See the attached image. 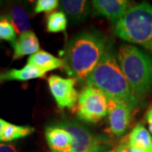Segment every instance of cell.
I'll list each match as a JSON object with an SVG mask.
<instances>
[{"instance_id": "6da1fadb", "label": "cell", "mask_w": 152, "mask_h": 152, "mask_svg": "<svg viewBox=\"0 0 152 152\" xmlns=\"http://www.w3.org/2000/svg\"><path fill=\"white\" fill-rule=\"evenodd\" d=\"M102 33L83 31L73 37L61 53L63 69L76 80H84L101 61L107 48Z\"/></svg>"}, {"instance_id": "7a4b0ae2", "label": "cell", "mask_w": 152, "mask_h": 152, "mask_svg": "<svg viewBox=\"0 0 152 152\" xmlns=\"http://www.w3.org/2000/svg\"><path fill=\"white\" fill-rule=\"evenodd\" d=\"M86 83L99 89L107 98L124 102L133 111L140 105V101L124 75L111 46H107L102 59L87 77Z\"/></svg>"}, {"instance_id": "3957f363", "label": "cell", "mask_w": 152, "mask_h": 152, "mask_svg": "<svg viewBox=\"0 0 152 152\" xmlns=\"http://www.w3.org/2000/svg\"><path fill=\"white\" fill-rule=\"evenodd\" d=\"M118 64L136 96L140 101L152 93V58L137 47L121 45Z\"/></svg>"}, {"instance_id": "277c9868", "label": "cell", "mask_w": 152, "mask_h": 152, "mask_svg": "<svg viewBox=\"0 0 152 152\" xmlns=\"http://www.w3.org/2000/svg\"><path fill=\"white\" fill-rule=\"evenodd\" d=\"M114 33L126 42L138 44L152 53V5L144 2L130 7L116 22Z\"/></svg>"}, {"instance_id": "5b68a950", "label": "cell", "mask_w": 152, "mask_h": 152, "mask_svg": "<svg viewBox=\"0 0 152 152\" xmlns=\"http://www.w3.org/2000/svg\"><path fill=\"white\" fill-rule=\"evenodd\" d=\"M58 126L64 129L72 137L71 152H105L112 146L108 137L96 135L75 120H66Z\"/></svg>"}, {"instance_id": "8992f818", "label": "cell", "mask_w": 152, "mask_h": 152, "mask_svg": "<svg viewBox=\"0 0 152 152\" xmlns=\"http://www.w3.org/2000/svg\"><path fill=\"white\" fill-rule=\"evenodd\" d=\"M76 113L82 121L96 124L107 113V97L97 88L86 86L79 95Z\"/></svg>"}, {"instance_id": "52a82bcc", "label": "cell", "mask_w": 152, "mask_h": 152, "mask_svg": "<svg viewBox=\"0 0 152 152\" xmlns=\"http://www.w3.org/2000/svg\"><path fill=\"white\" fill-rule=\"evenodd\" d=\"M48 82L50 91L58 108L73 109L75 107L79 99V94L75 87V79L51 75L48 79Z\"/></svg>"}, {"instance_id": "ba28073f", "label": "cell", "mask_w": 152, "mask_h": 152, "mask_svg": "<svg viewBox=\"0 0 152 152\" xmlns=\"http://www.w3.org/2000/svg\"><path fill=\"white\" fill-rule=\"evenodd\" d=\"M133 110L124 102L107 98L109 130L116 137L122 136L127 131Z\"/></svg>"}, {"instance_id": "9c48e42d", "label": "cell", "mask_w": 152, "mask_h": 152, "mask_svg": "<svg viewBox=\"0 0 152 152\" xmlns=\"http://www.w3.org/2000/svg\"><path fill=\"white\" fill-rule=\"evenodd\" d=\"M91 3L94 10L98 15L116 22L130 8V4L127 0H94Z\"/></svg>"}, {"instance_id": "30bf717a", "label": "cell", "mask_w": 152, "mask_h": 152, "mask_svg": "<svg viewBox=\"0 0 152 152\" xmlns=\"http://www.w3.org/2000/svg\"><path fill=\"white\" fill-rule=\"evenodd\" d=\"M47 142L52 151H72V137L59 126H49L45 130Z\"/></svg>"}, {"instance_id": "8fae6325", "label": "cell", "mask_w": 152, "mask_h": 152, "mask_svg": "<svg viewBox=\"0 0 152 152\" xmlns=\"http://www.w3.org/2000/svg\"><path fill=\"white\" fill-rule=\"evenodd\" d=\"M14 48L13 59L16 60L26 55H32L40 51V43L35 33L30 31L20 35Z\"/></svg>"}, {"instance_id": "7c38bea8", "label": "cell", "mask_w": 152, "mask_h": 152, "mask_svg": "<svg viewBox=\"0 0 152 152\" xmlns=\"http://www.w3.org/2000/svg\"><path fill=\"white\" fill-rule=\"evenodd\" d=\"M46 75V72L36 66L27 64L20 69H13L10 70L0 72V83L10 80L27 81L33 79L42 78Z\"/></svg>"}, {"instance_id": "4fadbf2b", "label": "cell", "mask_w": 152, "mask_h": 152, "mask_svg": "<svg viewBox=\"0 0 152 152\" xmlns=\"http://www.w3.org/2000/svg\"><path fill=\"white\" fill-rule=\"evenodd\" d=\"M59 4L63 11L75 23L84 20L91 13L90 2L86 0H63Z\"/></svg>"}, {"instance_id": "5bb4252c", "label": "cell", "mask_w": 152, "mask_h": 152, "mask_svg": "<svg viewBox=\"0 0 152 152\" xmlns=\"http://www.w3.org/2000/svg\"><path fill=\"white\" fill-rule=\"evenodd\" d=\"M27 63L28 64L36 66L46 73L63 68V60L43 50H40L37 53L31 55Z\"/></svg>"}, {"instance_id": "9a60e30c", "label": "cell", "mask_w": 152, "mask_h": 152, "mask_svg": "<svg viewBox=\"0 0 152 152\" xmlns=\"http://www.w3.org/2000/svg\"><path fill=\"white\" fill-rule=\"evenodd\" d=\"M129 145L132 148L142 149L146 152H152V137L142 124H137L128 135Z\"/></svg>"}, {"instance_id": "2e32d148", "label": "cell", "mask_w": 152, "mask_h": 152, "mask_svg": "<svg viewBox=\"0 0 152 152\" xmlns=\"http://www.w3.org/2000/svg\"><path fill=\"white\" fill-rule=\"evenodd\" d=\"M10 20L16 33L21 35L31 31V21L21 5L15 4L10 10Z\"/></svg>"}, {"instance_id": "e0dca14e", "label": "cell", "mask_w": 152, "mask_h": 152, "mask_svg": "<svg viewBox=\"0 0 152 152\" xmlns=\"http://www.w3.org/2000/svg\"><path fill=\"white\" fill-rule=\"evenodd\" d=\"M35 131L31 126H18L7 123L2 132V141H13L30 135Z\"/></svg>"}, {"instance_id": "ac0fdd59", "label": "cell", "mask_w": 152, "mask_h": 152, "mask_svg": "<svg viewBox=\"0 0 152 152\" xmlns=\"http://www.w3.org/2000/svg\"><path fill=\"white\" fill-rule=\"evenodd\" d=\"M68 20L64 12H53L47 17V31L50 33H58L65 31Z\"/></svg>"}, {"instance_id": "d6986e66", "label": "cell", "mask_w": 152, "mask_h": 152, "mask_svg": "<svg viewBox=\"0 0 152 152\" xmlns=\"http://www.w3.org/2000/svg\"><path fill=\"white\" fill-rule=\"evenodd\" d=\"M0 39L10 42L12 46L16 42V31L9 17H0Z\"/></svg>"}, {"instance_id": "ffe728a7", "label": "cell", "mask_w": 152, "mask_h": 152, "mask_svg": "<svg viewBox=\"0 0 152 152\" xmlns=\"http://www.w3.org/2000/svg\"><path fill=\"white\" fill-rule=\"evenodd\" d=\"M59 4L58 0H38L36 4L34 11L36 14L39 13H49L57 9Z\"/></svg>"}, {"instance_id": "44dd1931", "label": "cell", "mask_w": 152, "mask_h": 152, "mask_svg": "<svg viewBox=\"0 0 152 152\" xmlns=\"http://www.w3.org/2000/svg\"><path fill=\"white\" fill-rule=\"evenodd\" d=\"M116 152H146L142 149L138 148H132L129 145V140L128 136L125 137L124 139L121 141L120 145L118 147H116Z\"/></svg>"}, {"instance_id": "7402d4cb", "label": "cell", "mask_w": 152, "mask_h": 152, "mask_svg": "<svg viewBox=\"0 0 152 152\" xmlns=\"http://www.w3.org/2000/svg\"><path fill=\"white\" fill-rule=\"evenodd\" d=\"M0 152H17V151L13 145L0 144Z\"/></svg>"}, {"instance_id": "603a6c76", "label": "cell", "mask_w": 152, "mask_h": 152, "mask_svg": "<svg viewBox=\"0 0 152 152\" xmlns=\"http://www.w3.org/2000/svg\"><path fill=\"white\" fill-rule=\"evenodd\" d=\"M145 120L149 125L150 132L152 134V107L147 111L146 115H145Z\"/></svg>"}, {"instance_id": "cb8c5ba5", "label": "cell", "mask_w": 152, "mask_h": 152, "mask_svg": "<svg viewBox=\"0 0 152 152\" xmlns=\"http://www.w3.org/2000/svg\"><path fill=\"white\" fill-rule=\"evenodd\" d=\"M6 124H7L6 121L2 119V118H0V141H2V132H3L4 127L5 126Z\"/></svg>"}, {"instance_id": "d4e9b609", "label": "cell", "mask_w": 152, "mask_h": 152, "mask_svg": "<svg viewBox=\"0 0 152 152\" xmlns=\"http://www.w3.org/2000/svg\"><path fill=\"white\" fill-rule=\"evenodd\" d=\"M105 152H116V147L113 148V150H110V151H105Z\"/></svg>"}, {"instance_id": "484cf974", "label": "cell", "mask_w": 152, "mask_h": 152, "mask_svg": "<svg viewBox=\"0 0 152 152\" xmlns=\"http://www.w3.org/2000/svg\"><path fill=\"white\" fill-rule=\"evenodd\" d=\"M1 4H2V2H0V6H1Z\"/></svg>"}, {"instance_id": "4316f807", "label": "cell", "mask_w": 152, "mask_h": 152, "mask_svg": "<svg viewBox=\"0 0 152 152\" xmlns=\"http://www.w3.org/2000/svg\"><path fill=\"white\" fill-rule=\"evenodd\" d=\"M52 152H58V151H52Z\"/></svg>"}]
</instances>
